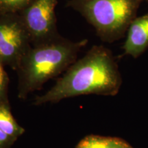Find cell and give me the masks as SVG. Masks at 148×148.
<instances>
[{
    "label": "cell",
    "mask_w": 148,
    "mask_h": 148,
    "mask_svg": "<svg viewBox=\"0 0 148 148\" xmlns=\"http://www.w3.org/2000/svg\"><path fill=\"white\" fill-rule=\"evenodd\" d=\"M121 82L119 70L110 51L103 46H93L68 68L51 89L36 97L35 103L56 102L88 94L114 95Z\"/></svg>",
    "instance_id": "1"
},
{
    "label": "cell",
    "mask_w": 148,
    "mask_h": 148,
    "mask_svg": "<svg viewBox=\"0 0 148 148\" xmlns=\"http://www.w3.org/2000/svg\"><path fill=\"white\" fill-rule=\"evenodd\" d=\"M88 40L73 41L59 35L47 41L32 45L18 66V93L25 97L39 89L75 61Z\"/></svg>",
    "instance_id": "2"
},
{
    "label": "cell",
    "mask_w": 148,
    "mask_h": 148,
    "mask_svg": "<svg viewBox=\"0 0 148 148\" xmlns=\"http://www.w3.org/2000/svg\"><path fill=\"white\" fill-rule=\"evenodd\" d=\"M143 0H70L67 6L93 26L103 41L112 42L124 36Z\"/></svg>",
    "instance_id": "3"
},
{
    "label": "cell",
    "mask_w": 148,
    "mask_h": 148,
    "mask_svg": "<svg viewBox=\"0 0 148 148\" xmlns=\"http://www.w3.org/2000/svg\"><path fill=\"white\" fill-rule=\"evenodd\" d=\"M32 45V38L19 14L0 15V60L17 69Z\"/></svg>",
    "instance_id": "4"
},
{
    "label": "cell",
    "mask_w": 148,
    "mask_h": 148,
    "mask_svg": "<svg viewBox=\"0 0 148 148\" xmlns=\"http://www.w3.org/2000/svg\"><path fill=\"white\" fill-rule=\"evenodd\" d=\"M58 0H34L19 13L32 38V45L58 36L56 6Z\"/></svg>",
    "instance_id": "5"
},
{
    "label": "cell",
    "mask_w": 148,
    "mask_h": 148,
    "mask_svg": "<svg viewBox=\"0 0 148 148\" xmlns=\"http://www.w3.org/2000/svg\"><path fill=\"white\" fill-rule=\"evenodd\" d=\"M148 47V13L136 17L127 31L123 49L125 53L138 58Z\"/></svg>",
    "instance_id": "6"
},
{
    "label": "cell",
    "mask_w": 148,
    "mask_h": 148,
    "mask_svg": "<svg viewBox=\"0 0 148 148\" xmlns=\"http://www.w3.org/2000/svg\"><path fill=\"white\" fill-rule=\"evenodd\" d=\"M77 148H132L119 138L91 135L79 142Z\"/></svg>",
    "instance_id": "7"
},
{
    "label": "cell",
    "mask_w": 148,
    "mask_h": 148,
    "mask_svg": "<svg viewBox=\"0 0 148 148\" xmlns=\"http://www.w3.org/2000/svg\"><path fill=\"white\" fill-rule=\"evenodd\" d=\"M0 130L14 139L24 132L23 128L16 123L7 105L0 103Z\"/></svg>",
    "instance_id": "8"
},
{
    "label": "cell",
    "mask_w": 148,
    "mask_h": 148,
    "mask_svg": "<svg viewBox=\"0 0 148 148\" xmlns=\"http://www.w3.org/2000/svg\"><path fill=\"white\" fill-rule=\"evenodd\" d=\"M34 0H0V15L19 14Z\"/></svg>",
    "instance_id": "9"
},
{
    "label": "cell",
    "mask_w": 148,
    "mask_h": 148,
    "mask_svg": "<svg viewBox=\"0 0 148 148\" xmlns=\"http://www.w3.org/2000/svg\"><path fill=\"white\" fill-rule=\"evenodd\" d=\"M3 64L2 62L0 60V101L3 99V97L5 95L7 85L8 82V76L3 69Z\"/></svg>",
    "instance_id": "10"
},
{
    "label": "cell",
    "mask_w": 148,
    "mask_h": 148,
    "mask_svg": "<svg viewBox=\"0 0 148 148\" xmlns=\"http://www.w3.org/2000/svg\"><path fill=\"white\" fill-rule=\"evenodd\" d=\"M14 140V138L0 130V148H9Z\"/></svg>",
    "instance_id": "11"
},
{
    "label": "cell",
    "mask_w": 148,
    "mask_h": 148,
    "mask_svg": "<svg viewBox=\"0 0 148 148\" xmlns=\"http://www.w3.org/2000/svg\"><path fill=\"white\" fill-rule=\"evenodd\" d=\"M147 1H148V0H147Z\"/></svg>",
    "instance_id": "12"
}]
</instances>
